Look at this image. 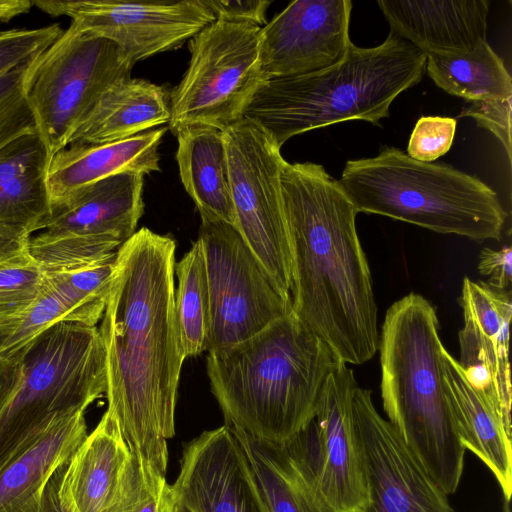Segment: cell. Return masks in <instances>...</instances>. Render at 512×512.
Segmentation results:
<instances>
[{
	"mask_svg": "<svg viewBox=\"0 0 512 512\" xmlns=\"http://www.w3.org/2000/svg\"><path fill=\"white\" fill-rule=\"evenodd\" d=\"M175 250L172 237L146 227L119 247L98 328L107 411L130 451L164 475L185 360L175 314Z\"/></svg>",
	"mask_w": 512,
	"mask_h": 512,
	"instance_id": "6da1fadb",
	"label": "cell"
},
{
	"mask_svg": "<svg viewBox=\"0 0 512 512\" xmlns=\"http://www.w3.org/2000/svg\"><path fill=\"white\" fill-rule=\"evenodd\" d=\"M291 262L293 315L345 364L378 350V313L358 211L338 180L312 162L280 173Z\"/></svg>",
	"mask_w": 512,
	"mask_h": 512,
	"instance_id": "7a4b0ae2",
	"label": "cell"
},
{
	"mask_svg": "<svg viewBox=\"0 0 512 512\" xmlns=\"http://www.w3.org/2000/svg\"><path fill=\"white\" fill-rule=\"evenodd\" d=\"M342 363L291 313L208 352L206 370L226 425L284 443L310 425L326 380Z\"/></svg>",
	"mask_w": 512,
	"mask_h": 512,
	"instance_id": "3957f363",
	"label": "cell"
},
{
	"mask_svg": "<svg viewBox=\"0 0 512 512\" xmlns=\"http://www.w3.org/2000/svg\"><path fill=\"white\" fill-rule=\"evenodd\" d=\"M439 320L409 293L387 310L379 336L380 391L387 421L448 494L459 487L466 450L458 437L443 376Z\"/></svg>",
	"mask_w": 512,
	"mask_h": 512,
	"instance_id": "277c9868",
	"label": "cell"
},
{
	"mask_svg": "<svg viewBox=\"0 0 512 512\" xmlns=\"http://www.w3.org/2000/svg\"><path fill=\"white\" fill-rule=\"evenodd\" d=\"M426 58L391 31L375 47L351 43L345 57L329 68L263 81L243 117L261 126L280 148L294 136L340 122L378 125L395 98L422 80Z\"/></svg>",
	"mask_w": 512,
	"mask_h": 512,
	"instance_id": "5b68a950",
	"label": "cell"
},
{
	"mask_svg": "<svg viewBox=\"0 0 512 512\" xmlns=\"http://www.w3.org/2000/svg\"><path fill=\"white\" fill-rule=\"evenodd\" d=\"M338 181L358 213L478 242L501 239L507 213L497 193L450 165L385 146L375 157L347 161Z\"/></svg>",
	"mask_w": 512,
	"mask_h": 512,
	"instance_id": "8992f818",
	"label": "cell"
},
{
	"mask_svg": "<svg viewBox=\"0 0 512 512\" xmlns=\"http://www.w3.org/2000/svg\"><path fill=\"white\" fill-rule=\"evenodd\" d=\"M23 379L0 413V468L57 419L106 392L105 351L97 326L60 322L27 346Z\"/></svg>",
	"mask_w": 512,
	"mask_h": 512,
	"instance_id": "52a82bcc",
	"label": "cell"
},
{
	"mask_svg": "<svg viewBox=\"0 0 512 512\" xmlns=\"http://www.w3.org/2000/svg\"><path fill=\"white\" fill-rule=\"evenodd\" d=\"M133 66L112 42L71 25L42 53L27 100L49 160L69 145L100 97L131 77Z\"/></svg>",
	"mask_w": 512,
	"mask_h": 512,
	"instance_id": "ba28073f",
	"label": "cell"
},
{
	"mask_svg": "<svg viewBox=\"0 0 512 512\" xmlns=\"http://www.w3.org/2000/svg\"><path fill=\"white\" fill-rule=\"evenodd\" d=\"M261 27L215 20L189 40L188 68L170 94L168 128L189 125L220 130L243 118L264 81L259 56Z\"/></svg>",
	"mask_w": 512,
	"mask_h": 512,
	"instance_id": "9c48e42d",
	"label": "cell"
},
{
	"mask_svg": "<svg viewBox=\"0 0 512 512\" xmlns=\"http://www.w3.org/2000/svg\"><path fill=\"white\" fill-rule=\"evenodd\" d=\"M144 175L120 173L89 184L51 208L29 254L43 273L111 258L136 232L144 211Z\"/></svg>",
	"mask_w": 512,
	"mask_h": 512,
	"instance_id": "30bf717a",
	"label": "cell"
},
{
	"mask_svg": "<svg viewBox=\"0 0 512 512\" xmlns=\"http://www.w3.org/2000/svg\"><path fill=\"white\" fill-rule=\"evenodd\" d=\"M235 227L283 294L291 298L292 262L283 209L281 148L242 118L223 130Z\"/></svg>",
	"mask_w": 512,
	"mask_h": 512,
	"instance_id": "8fae6325",
	"label": "cell"
},
{
	"mask_svg": "<svg viewBox=\"0 0 512 512\" xmlns=\"http://www.w3.org/2000/svg\"><path fill=\"white\" fill-rule=\"evenodd\" d=\"M197 240L209 291L208 352L228 349L292 313L291 298L278 288L235 226L201 219Z\"/></svg>",
	"mask_w": 512,
	"mask_h": 512,
	"instance_id": "7c38bea8",
	"label": "cell"
},
{
	"mask_svg": "<svg viewBox=\"0 0 512 512\" xmlns=\"http://www.w3.org/2000/svg\"><path fill=\"white\" fill-rule=\"evenodd\" d=\"M33 2L51 17H69L77 31L112 42L133 65L181 47L215 21L204 0Z\"/></svg>",
	"mask_w": 512,
	"mask_h": 512,
	"instance_id": "4fadbf2b",
	"label": "cell"
},
{
	"mask_svg": "<svg viewBox=\"0 0 512 512\" xmlns=\"http://www.w3.org/2000/svg\"><path fill=\"white\" fill-rule=\"evenodd\" d=\"M352 412L366 479L364 512H455L448 494L376 410L371 390L356 387Z\"/></svg>",
	"mask_w": 512,
	"mask_h": 512,
	"instance_id": "5bb4252c",
	"label": "cell"
},
{
	"mask_svg": "<svg viewBox=\"0 0 512 512\" xmlns=\"http://www.w3.org/2000/svg\"><path fill=\"white\" fill-rule=\"evenodd\" d=\"M358 386L342 363L326 380L314 419L302 431L318 487L337 512H364L367 492L361 445L352 399Z\"/></svg>",
	"mask_w": 512,
	"mask_h": 512,
	"instance_id": "9a60e30c",
	"label": "cell"
},
{
	"mask_svg": "<svg viewBox=\"0 0 512 512\" xmlns=\"http://www.w3.org/2000/svg\"><path fill=\"white\" fill-rule=\"evenodd\" d=\"M350 0H297L261 27L264 81L311 74L339 63L352 41Z\"/></svg>",
	"mask_w": 512,
	"mask_h": 512,
	"instance_id": "2e32d148",
	"label": "cell"
},
{
	"mask_svg": "<svg viewBox=\"0 0 512 512\" xmlns=\"http://www.w3.org/2000/svg\"><path fill=\"white\" fill-rule=\"evenodd\" d=\"M511 291L465 277L459 303L464 325L459 331L458 361L469 384L494 408L511 429L509 324Z\"/></svg>",
	"mask_w": 512,
	"mask_h": 512,
	"instance_id": "e0dca14e",
	"label": "cell"
},
{
	"mask_svg": "<svg viewBox=\"0 0 512 512\" xmlns=\"http://www.w3.org/2000/svg\"><path fill=\"white\" fill-rule=\"evenodd\" d=\"M180 464L172 487L191 512H264L226 424L190 441Z\"/></svg>",
	"mask_w": 512,
	"mask_h": 512,
	"instance_id": "ac0fdd59",
	"label": "cell"
},
{
	"mask_svg": "<svg viewBox=\"0 0 512 512\" xmlns=\"http://www.w3.org/2000/svg\"><path fill=\"white\" fill-rule=\"evenodd\" d=\"M229 428L264 512H337L318 487L302 432L273 443Z\"/></svg>",
	"mask_w": 512,
	"mask_h": 512,
	"instance_id": "d6986e66",
	"label": "cell"
},
{
	"mask_svg": "<svg viewBox=\"0 0 512 512\" xmlns=\"http://www.w3.org/2000/svg\"><path fill=\"white\" fill-rule=\"evenodd\" d=\"M391 32L427 54L457 55L486 41L487 0H379Z\"/></svg>",
	"mask_w": 512,
	"mask_h": 512,
	"instance_id": "ffe728a7",
	"label": "cell"
},
{
	"mask_svg": "<svg viewBox=\"0 0 512 512\" xmlns=\"http://www.w3.org/2000/svg\"><path fill=\"white\" fill-rule=\"evenodd\" d=\"M166 128L101 144H71L56 153L47 170L51 208L80 188L112 175L160 171L158 148Z\"/></svg>",
	"mask_w": 512,
	"mask_h": 512,
	"instance_id": "44dd1931",
	"label": "cell"
},
{
	"mask_svg": "<svg viewBox=\"0 0 512 512\" xmlns=\"http://www.w3.org/2000/svg\"><path fill=\"white\" fill-rule=\"evenodd\" d=\"M85 412L54 421L0 468V512H41L45 487L87 436Z\"/></svg>",
	"mask_w": 512,
	"mask_h": 512,
	"instance_id": "7402d4cb",
	"label": "cell"
},
{
	"mask_svg": "<svg viewBox=\"0 0 512 512\" xmlns=\"http://www.w3.org/2000/svg\"><path fill=\"white\" fill-rule=\"evenodd\" d=\"M443 376L455 428L465 450L473 452L497 480L503 498L512 495L511 430L469 384L461 366L442 349Z\"/></svg>",
	"mask_w": 512,
	"mask_h": 512,
	"instance_id": "603a6c76",
	"label": "cell"
},
{
	"mask_svg": "<svg viewBox=\"0 0 512 512\" xmlns=\"http://www.w3.org/2000/svg\"><path fill=\"white\" fill-rule=\"evenodd\" d=\"M49 157L37 132L0 149V232L27 237L51 215Z\"/></svg>",
	"mask_w": 512,
	"mask_h": 512,
	"instance_id": "cb8c5ba5",
	"label": "cell"
},
{
	"mask_svg": "<svg viewBox=\"0 0 512 512\" xmlns=\"http://www.w3.org/2000/svg\"><path fill=\"white\" fill-rule=\"evenodd\" d=\"M131 451L106 410L66 464L63 485L76 512H102L122 481Z\"/></svg>",
	"mask_w": 512,
	"mask_h": 512,
	"instance_id": "d4e9b609",
	"label": "cell"
},
{
	"mask_svg": "<svg viewBox=\"0 0 512 512\" xmlns=\"http://www.w3.org/2000/svg\"><path fill=\"white\" fill-rule=\"evenodd\" d=\"M166 90L150 81L123 79L97 101L72 135L71 144H101L130 138L168 123Z\"/></svg>",
	"mask_w": 512,
	"mask_h": 512,
	"instance_id": "484cf974",
	"label": "cell"
},
{
	"mask_svg": "<svg viewBox=\"0 0 512 512\" xmlns=\"http://www.w3.org/2000/svg\"><path fill=\"white\" fill-rule=\"evenodd\" d=\"M176 161L181 182L195 203L201 219H215L235 226L228 155L223 131L211 126L180 128Z\"/></svg>",
	"mask_w": 512,
	"mask_h": 512,
	"instance_id": "4316f807",
	"label": "cell"
},
{
	"mask_svg": "<svg viewBox=\"0 0 512 512\" xmlns=\"http://www.w3.org/2000/svg\"><path fill=\"white\" fill-rule=\"evenodd\" d=\"M426 72L438 87L471 102L512 97L511 75L487 40L462 54H427Z\"/></svg>",
	"mask_w": 512,
	"mask_h": 512,
	"instance_id": "83f0119b",
	"label": "cell"
},
{
	"mask_svg": "<svg viewBox=\"0 0 512 512\" xmlns=\"http://www.w3.org/2000/svg\"><path fill=\"white\" fill-rule=\"evenodd\" d=\"M60 322L96 326L79 292L57 273H43L40 291L30 306L0 327V356H11Z\"/></svg>",
	"mask_w": 512,
	"mask_h": 512,
	"instance_id": "f1b7e54d",
	"label": "cell"
},
{
	"mask_svg": "<svg viewBox=\"0 0 512 512\" xmlns=\"http://www.w3.org/2000/svg\"><path fill=\"white\" fill-rule=\"evenodd\" d=\"M175 314L184 358L208 351L210 304L203 250L198 240L175 264Z\"/></svg>",
	"mask_w": 512,
	"mask_h": 512,
	"instance_id": "f546056e",
	"label": "cell"
},
{
	"mask_svg": "<svg viewBox=\"0 0 512 512\" xmlns=\"http://www.w3.org/2000/svg\"><path fill=\"white\" fill-rule=\"evenodd\" d=\"M175 503L165 475L131 452L119 488L102 512H173Z\"/></svg>",
	"mask_w": 512,
	"mask_h": 512,
	"instance_id": "4dcf8cb0",
	"label": "cell"
},
{
	"mask_svg": "<svg viewBox=\"0 0 512 512\" xmlns=\"http://www.w3.org/2000/svg\"><path fill=\"white\" fill-rule=\"evenodd\" d=\"M42 53L0 76V149L23 135L37 132L27 92Z\"/></svg>",
	"mask_w": 512,
	"mask_h": 512,
	"instance_id": "1f68e13d",
	"label": "cell"
},
{
	"mask_svg": "<svg viewBox=\"0 0 512 512\" xmlns=\"http://www.w3.org/2000/svg\"><path fill=\"white\" fill-rule=\"evenodd\" d=\"M42 281L43 272L30 254L0 263V327L30 306Z\"/></svg>",
	"mask_w": 512,
	"mask_h": 512,
	"instance_id": "d6a6232c",
	"label": "cell"
},
{
	"mask_svg": "<svg viewBox=\"0 0 512 512\" xmlns=\"http://www.w3.org/2000/svg\"><path fill=\"white\" fill-rule=\"evenodd\" d=\"M63 31L59 24L0 31V76L31 56L44 52Z\"/></svg>",
	"mask_w": 512,
	"mask_h": 512,
	"instance_id": "836d02e7",
	"label": "cell"
},
{
	"mask_svg": "<svg viewBox=\"0 0 512 512\" xmlns=\"http://www.w3.org/2000/svg\"><path fill=\"white\" fill-rule=\"evenodd\" d=\"M457 120L450 117L423 116L411 133L407 154L418 161L431 163L446 154L453 143Z\"/></svg>",
	"mask_w": 512,
	"mask_h": 512,
	"instance_id": "e575fe53",
	"label": "cell"
},
{
	"mask_svg": "<svg viewBox=\"0 0 512 512\" xmlns=\"http://www.w3.org/2000/svg\"><path fill=\"white\" fill-rule=\"evenodd\" d=\"M511 99L473 101L461 112L460 117H472L478 126L490 131L505 149L511 163Z\"/></svg>",
	"mask_w": 512,
	"mask_h": 512,
	"instance_id": "d590c367",
	"label": "cell"
},
{
	"mask_svg": "<svg viewBox=\"0 0 512 512\" xmlns=\"http://www.w3.org/2000/svg\"><path fill=\"white\" fill-rule=\"evenodd\" d=\"M215 20L245 23L263 27L271 4L268 0H217L205 1Z\"/></svg>",
	"mask_w": 512,
	"mask_h": 512,
	"instance_id": "8d00e7d4",
	"label": "cell"
},
{
	"mask_svg": "<svg viewBox=\"0 0 512 512\" xmlns=\"http://www.w3.org/2000/svg\"><path fill=\"white\" fill-rule=\"evenodd\" d=\"M478 271L487 276L489 286L500 291H510L512 283V248H483L479 255Z\"/></svg>",
	"mask_w": 512,
	"mask_h": 512,
	"instance_id": "74e56055",
	"label": "cell"
},
{
	"mask_svg": "<svg viewBox=\"0 0 512 512\" xmlns=\"http://www.w3.org/2000/svg\"><path fill=\"white\" fill-rule=\"evenodd\" d=\"M22 379V350L11 356H0V413L17 392Z\"/></svg>",
	"mask_w": 512,
	"mask_h": 512,
	"instance_id": "f35d334b",
	"label": "cell"
},
{
	"mask_svg": "<svg viewBox=\"0 0 512 512\" xmlns=\"http://www.w3.org/2000/svg\"><path fill=\"white\" fill-rule=\"evenodd\" d=\"M67 462L57 469L47 483L43 493L41 512H76L63 485Z\"/></svg>",
	"mask_w": 512,
	"mask_h": 512,
	"instance_id": "ab89813d",
	"label": "cell"
},
{
	"mask_svg": "<svg viewBox=\"0 0 512 512\" xmlns=\"http://www.w3.org/2000/svg\"><path fill=\"white\" fill-rule=\"evenodd\" d=\"M29 239L0 232V263L29 254Z\"/></svg>",
	"mask_w": 512,
	"mask_h": 512,
	"instance_id": "60d3db41",
	"label": "cell"
},
{
	"mask_svg": "<svg viewBox=\"0 0 512 512\" xmlns=\"http://www.w3.org/2000/svg\"><path fill=\"white\" fill-rule=\"evenodd\" d=\"M33 6L34 2L30 0H0V23L28 13Z\"/></svg>",
	"mask_w": 512,
	"mask_h": 512,
	"instance_id": "b9f144b4",
	"label": "cell"
},
{
	"mask_svg": "<svg viewBox=\"0 0 512 512\" xmlns=\"http://www.w3.org/2000/svg\"><path fill=\"white\" fill-rule=\"evenodd\" d=\"M173 512H191L185 505L176 500Z\"/></svg>",
	"mask_w": 512,
	"mask_h": 512,
	"instance_id": "7bdbcfd3",
	"label": "cell"
}]
</instances>
